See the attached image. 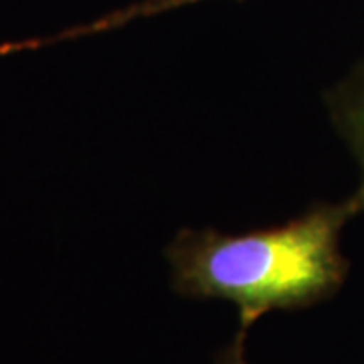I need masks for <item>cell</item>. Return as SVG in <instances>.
<instances>
[{"mask_svg":"<svg viewBox=\"0 0 364 364\" xmlns=\"http://www.w3.org/2000/svg\"><path fill=\"white\" fill-rule=\"evenodd\" d=\"M193 2H200V0H150V2H144V13L148 16L158 13H164L170 9H178L184 4H193Z\"/></svg>","mask_w":364,"mask_h":364,"instance_id":"277c9868","label":"cell"},{"mask_svg":"<svg viewBox=\"0 0 364 364\" xmlns=\"http://www.w3.org/2000/svg\"><path fill=\"white\" fill-rule=\"evenodd\" d=\"M364 215L356 191L342 203H318L291 221L229 235L182 229L166 247L176 294L225 299L239 312V332L273 310H301L338 294L350 269L340 237Z\"/></svg>","mask_w":364,"mask_h":364,"instance_id":"6da1fadb","label":"cell"},{"mask_svg":"<svg viewBox=\"0 0 364 364\" xmlns=\"http://www.w3.org/2000/svg\"><path fill=\"white\" fill-rule=\"evenodd\" d=\"M326 105L360 166V186L356 191L364 198V59L348 77L326 93Z\"/></svg>","mask_w":364,"mask_h":364,"instance_id":"7a4b0ae2","label":"cell"},{"mask_svg":"<svg viewBox=\"0 0 364 364\" xmlns=\"http://www.w3.org/2000/svg\"><path fill=\"white\" fill-rule=\"evenodd\" d=\"M245 338H247V334L237 330L233 342L219 352L215 364H249L245 358Z\"/></svg>","mask_w":364,"mask_h":364,"instance_id":"3957f363","label":"cell"}]
</instances>
